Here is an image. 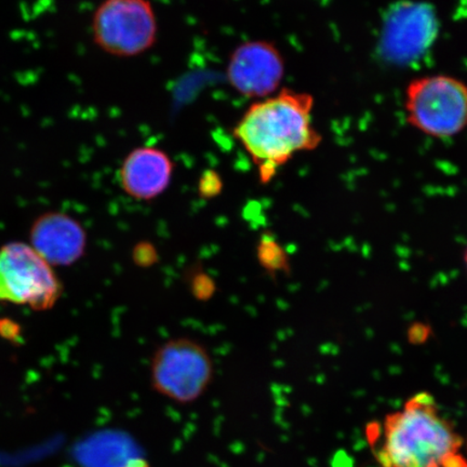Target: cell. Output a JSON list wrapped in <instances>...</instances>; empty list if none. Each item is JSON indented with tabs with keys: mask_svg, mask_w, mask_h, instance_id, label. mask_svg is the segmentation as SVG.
<instances>
[{
	"mask_svg": "<svg viewBox=\"0 0 467 467\" xmlns=\"http://www.w3.org/2000/svg\"><path fill=\"white\" fill-rule=\"evenodd\" d=\"M314 97L283 89L255 102L244 112L233 134L255 163L262 183L300 151L318 148L323 137L313 125Z\"/></svg>",
	"mask_w": 467,
	"mask_h": 467,
	"instance_id": "cell-1",
	"label": "cell"
},
{
	"mask_svg": "<svg viewBox=\"0 0 467 467\" xmlns=\"http://www.w3.org/2000/svg\"><path fill=\"white\" fill-rule=\"evenodd\" d=\"M461 445L462 440L441 417L433 397L421 393L387 418L379 460L383 467H441Z\"/></svg>",
	"mask_w": 467,
	"mask_h": 467,
	"instance_id": "cell-2",
	"label": "cell"
},
{
	"mask_svg": "<svg viewBox=\"0 0 467 467\" xmlns=\"http://www.w3.org/2000/svg\"><path fill=\"white\" fill-rule=\"evenodd\" d=\"M408 124L436 139L458 136L467 127V85L437 74L410 81L406 88Z\"/></svg>",
	"mask_w": 467,
	"mask_h": 467,
	"instance_id": "cell-3",
	"label": "cell"
},
{
	"mask_svg": "<svg viewBox=\"0 0 467 467\" xmlns=\"http://www.w3.org/2000/svg\"><path fill=\"white\" fill-rule=\"evenodd\" d=\"M155 392L180 405L192 404L207 392L214 364L206 347L195 338L180 337L162 343L150 361Z\"/></svg>",
	"mask_w": 467,
	"mask_h": 467,
	"instance_id": "cell-4",
	"label": "cell"
},
{
	"mask_svg": "<svg viewBox=\"0 0 467 467\" xmlns=\"http://www.w3.org/2000/svg\"><path fill=\"white\" fill-rule=\"evenodd\" d=\"M91 31L105 54L133 57L155 45L159 25L150 0H103L92 16Z\"/></svg>",
	"mask_w": 467,
	"mask_h": 467,
	"instance_id": "cell-5",
	"label": "cell"
},
{
	"mask_svg": "<svg viewBox=\"0 0 467 467\" xmlns=\"http://www.w3.org/2000/svg\"><path fill=\"white\" fill-rule=\"evenodd\" d=\"M61 294L60 280L32 246L10 243L0 249V302L44 311L54 306Z\"/></svg>",
	"mask_w": 467,
	"mask_h": 467,
	"instance_id": "cell-6",
	"label": "cell"
},
{
	"mask_svg": "<svg viewBox=\"0 0 467 467\" xmlns=\"http://www.w3.org/2000/svg\"><path fill=\"white\" fill-rule=\"evenodd\" d=\"M437 33V16L430 5L397 3L385 16L379 48L388 60L406 63L421 57L434 43Z\"/></svg>",
	"mask_w": 467,
	"mask_h": 467,
	"instance_id": "cell-7",
	"label": "cell"
},
{
	"mask_svg": "<svg viewBox=\"0 0 467 467\" xmlns=\"http://www.w3.org/2000/svg\"><path fill=\"white\" fill-rule=\"evenodd\" d=\"M285 60L277 47L266 40L239 45L227 63L226 78L239 95L266 99L284 79Z\"/></svg>",
	"mask_w": 467,
	"mask_h": 467,
	"instance_id": "cell-8",
	"label": "cell"
},
{
	"mask_svg": "<svg viewBox=\"0 0 467 467\" xmlns=\"http://www.w3.org/2000/svg\"><path fill=\"white\" fill-rule=\"evenodd\" d=\"M173 172L174 162L165 150L141 146L132 150L122 161L119 181L128 196L150 202L167 191Z\"/></svg>",
	"mask_w": 467,
	"mask_h": 467,
	"instance_id": "cell-9",
	"label": "cell"
},
{
	"mask_svg": "<svg viewBox=\"0 0 467 467\" xmlns=\"http://www.w3.org/2000/svg\"><path fill=\"white\" fill-rule=\"evenodd\" d=\"M32 248L50 265L67 266L84 255L87 237L84 227L69 215L48 213L34 222L29 233Z\"/></svg>",
	"mask_w": 467,
	"mask_h": 467,
	"instance_id": "cell-10",
	"label": "cell"
},
{
	"mask_svg": "<svg viewBox=\"0 0 467 467\" xmlns=\"http://www.w3.org/2000/svg\"><path fill=\"white\" fill-rule=\"evenodd\" d=\"M222 186L223 183H222L219 174L214 171L204 172L200 181L201 194L207 197L218 195Z\"/></svg>",
	"mask_w": 467,
	"mask_h": 467,
	"instance_id": "cell-11",
	"label": "cell"
},
{
	"mask_svg": "<svg viewBox=\"0 0 467 467\" xmlns=\"http://www.w3.org/2000/svg\"><path fill=\"white\" fill-rule=\"evenodd\" d=\"M441 467H467V462L462 457L453 453L443 459Z\"/></svg>",
	"mask_w": 467,
	"mask_h": 467,
	"instance_id": "cell-12",
	"label": "cell"
},
{
	"mask_svg": "<svg viewBox=\"0 0 467 467\" xmlns=\"http://www.w3.org/2000/svg\"><path fill=\"white\" fill-rule=\"evenodd\" d=\"M122 467H150L148 461L144 459H133L128 461V462Z\"/></svg>",
	"mask_w": 467,
	"mask_h": 467,
	"instance_id": "cell-13",
	"label": "cell"
},
{
	"mask_svg": "<svg viewBox=\"0 0 467 467\" xmlns=\"http://www.w3.org/2000/svg\"><path fill=\"white\" fill-rule=\"evenodd\" d=\"M465 263H466V267H467V250H466V253H465Z\"/></svg>",
	"mask_w": 467,
	"mask_h": 467,
	"instance_id": "cell-14",
	"label": "cell"
}]
</instances>
